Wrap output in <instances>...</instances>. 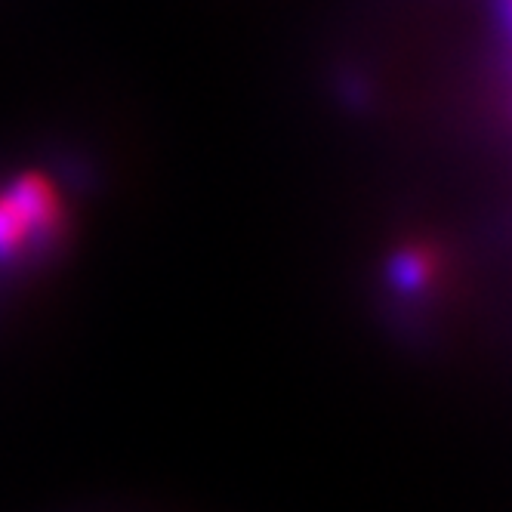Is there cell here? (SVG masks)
<instances>
[{
	"label": "cell",
	"mask_w": 512,
	"mask_h": 512,
	"mask_svg": "<svg viewBox=\"0 0 512 512\" xmlns=\"http://www.w3.org/2000/svg\"><path fill=\"white\" fill-rule=\"evenodd\" d=\"M59 223V204L53 189L38 176H22L13 189L0 192V260L28 247L31 235L44 238Z\"/></svg>",
	"instance_id": "6da1fadb"
}]
</instances>
